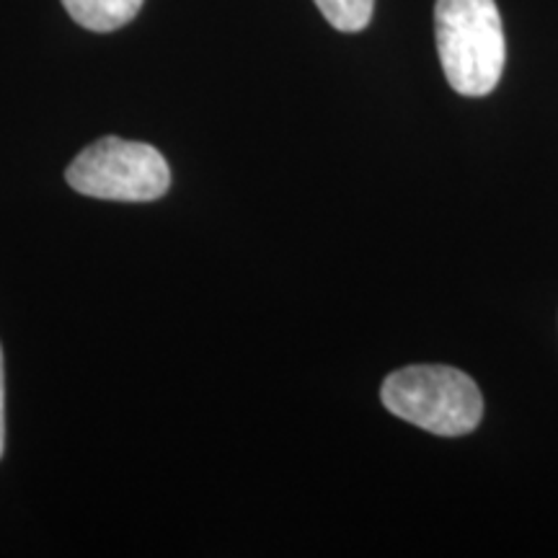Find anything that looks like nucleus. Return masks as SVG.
I'll use <instances>...</instances> for the list:
<instances>
[{"instance_id": "5", "label": "nucleus", "mask_w": 558, "mask_h": 558, "mask_svg": "<svg viewBox=\"0 0 558 558\" xmlns=\"http://www.w3.org/2000/svg\"><path fill=\"white\" fill-rule=\"evenodd\" d=\"M318 11L339 32H362L373 19L375 0H316Z\"/></svg>"}, {"instance_id": "6", "label": "nucleus", "mask_w": 558, "mask_h": 558, "mask_svg": "<svg viewBox=\"0 0 558 558\" xmlns=\"http://www.w3.org/2000/svg\"><path fill=\"white\" fill-rule=\"evenodd\" d=\"M5 450V373H3V349H0V458Z\"/></svg>"}, {"instance_id": "1", "label": "nucleus", "mask_w": 558, "mask_h": 558, "mask_svg": "<svg viewBox=\"0 0 558 558\" xmlns=\"http://www.w3.org/2000/svg\"><path fill=\"white\" fill-rule=\"evenodd\" d=\"M435 34L445 78L456 94L486 96L499 86L507 45L494 0H437Z\"/></svg>"}, {"instance_id": "2", "label": "nucleus", "mask_w": 558, "mask_h": 558, "mask_svg": "<svg viewBox=\"0 0 558 558\" xmlns=\"http://www.w3.org/2000/svg\"><path fill=\"white\" fill-rule=\"evenodd\" d=\"M383 407L403 422L439 437L469 435L484 416V399L473 378L448 365H411L388 375Z\"/></svg>"}, {"instance_id": "3", "label": "nucleus", "mask_w": 558, "mask_h": 558, "mask_svg": "<svg viewBox=\"0 0 558 558\" xmlns=\"http://www.w3.org/2000/svg\"><path fill=\"white\" fill-rule=\"evenodd\" d=\"M78 194L109 202H153L171 186L166 158L148 143L101 137L75 156L65 173Z\"/></svg>"}, {"instance_id": "4", "label": "nucleus", "mask_w": 558, "mask_h": 558, "mask_svg": "<svg viewBox=\"0 0 558 558\" xmlns=\"http://www.w3.org/2000/svg\"><path fill=\"white\" fill-rule=\"evenodd\" d=\"M145 0H62L75 24L88 32H117L128 26L143 9Z\"/></svg>"}]
</instances>
